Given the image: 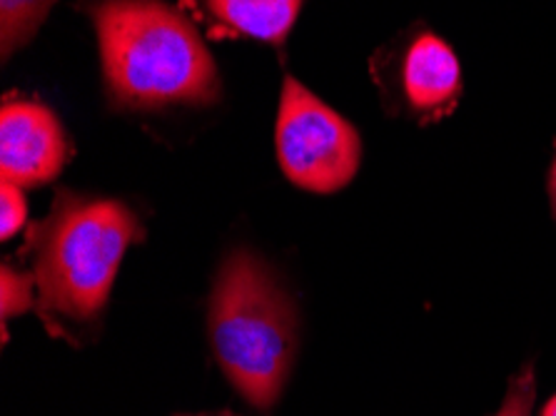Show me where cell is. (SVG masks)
Listing matches in <instances>:
<instances>
[{"instance_id":"6da1fadb","label":"cell","mask_w":556,"mask_h":416,"mask_svg":"<svg viewBox=\"0 0 556 416\" xmlns=\"http://www.w3.org/2000/svg\"><path fill=\"white\" fill-rule=\"evenodd\" d=\"M105 96L115 110L213 105L220 71L200 30L165 0H90Z\"/></svg>"},{"instance_id":"7a4b0ae2","label":"cell","mask_w":556,"mask_h":416,"mask_svg":"<svg viewBox=\"0 0 556 416\" xmlns=\"http://www.w3.org/2000/svg\"><path fill=\"white\" fill-rule=\"evenodd\" d=\"M142 237L146 227L125 202L65 188L55 192L48 217L33 223L25 240L36 312L50 335L75 342L73 332L98 327L125 252Z\"/></svg>"},{"instance_id":"3957f363","label":"cell","mask_w":556,"mask_h":416,"mask_svg":"<svg viewBox=\"0 0 556 416\" xmlns=\"http://www.w3.org/2000/svg\"><path fill=\"white\" fill-rule=\"evenodd\" d=\"M207 329L225 377L250 406L273 412L300 350V317L275 269L248 248L217 267Z\"/></svg>"},{"instance_id":"277c9868","label":"cell","mask_w":556,"mask_h":416,"mask_svg":"<svg viewBox=\"0 0 556 416\" xmlns=\"http://www.w3.org/2000/svg\"><path fill=\"white\" fill-rule=\"evenodd\" d=\"M275 150L285 177L317 194L348 188L362 163L357 127L292 75L282 80Z\"/></svg>"},{"instance_id":"5b68a950","label":"cell","mask_w":556,"mask_h":416,"mask_svg":"<svg viewBox=\"0 0 556 416\" xmlns=\"http://www.w3.org/2000/svg\"><path fill=\"white\" fill-rule=\"evenodd\" d=\"M372 75L392 115L419 125L442 121L462 98L454 50L427 28H409L372 58Z\"/></svg>"},{"instance_id":"8992f818","label":"cell","mask_w":556,"mask_h":416,"mask_svg":"<svg viewBox=\"0 0 556 416\" xmlns=\"http://www.w3.org/2000/svg\"><path fill=\"white\" fill-rule=\"evenodd\" d=\"M73 155V142L53 110L13 98L0 110V180L21 190L53 182Z\"/></svg>"},{"instance_id":"52a82bcc","label":"cell","mask_w":556,"mask_h":416,"mask_svg":"<svg viewBox=\"0 0 556 416\" xmlns=\"http://www.w3.org/2000/svg\"><path fill=\"white\" fill-rule=\"evenodd\" d=\"M217 30L282 46L305 0H195Z\"/></svg>"},{"instance_id":"ba28073f","label":"cell","mask_w":556,"mask_h":416,"mask_svg":"<svg viewBox=\"0 0 556 416\" xmlns=\"http://www.w3.org/2000/svg\"><path fill=\"white\" fill-rule=\"evenodd\" d=\"M55 0H0V50L3 63L36 38Z\"/></svg>"},{"instance_id":"9c48e42d","label":"cell","mask_w":556,"mask_h":416,"mask_svg":"<svg viewBox=\"0 0 556 416\" xmlns=\"http://www.w3.org/2000/svg\"><path fill=\"white\" fill-rule=\"evenodd\" d=\"M36 304H38L36 275H33V272H21V269H13L11 265H3V269H0L3 342H8V322H11V317H21V314L36 310Z\"/></svg>"},{"instance_id":"30bf717a","label":"cell","mask_w":556,"mask_h":416,"mask_svg":"<svg viewBox=\"0 0 556 416\" xmlns=\"http://www.w3.org/2000/svg\"><path fill=\"white\" fill-rule=\"evenodd\" d=\"M536 396V371L532 364H527L517 377H511L507 396L494 416H532Z\"/></svg>"},{"instance_id":"8fae6325","label":"cell","mask_w":556,"mask_h":416,"mask_svg":"<svg viewBox=\"0 0 556 416\" xmlns=\"http://www.w3.org/2000/svg\"><path fill=\"white\" fill-rule=\"evenodd\" d=\"M0 210H3L0 212V237L11 240L25 225V217H28V205H25L23 190L0 180Z\"/></svg>"},{"instance_id":"7c38bea8","label":"cell","mask_w":556,"mask_h":416,"mask_svg":"<svg viewBox=\"0 0 556 416\" xmlns=\"http://www.w3.org/2000/svg\"><path fill=\"white\" fill-rule=\"evenodd\" d=\"M549 200H552V212L556 217V150H554V160L549 169Z\"/></svg>"},{"instance_id":"4fadbf2b","label":"cell","mask_w":556,"mask_h":416,"mask_svg":"<svg viewBox=\"0 0 556 416\" xmlns=\"http://www.w3.org/2000/svg\"><path fill=\"white\" fill-rule=\"evenodd\" d=\"M180 416H242V414H235V412H215V414H180Z\"/></svg>"},{"instance_id":"5bb4252c","label":"cell","mask_w":556,"mask_h":416,"mask_svg":"<svg viewBox=\"0 0 556 416\" xmlns=\"http://www.w3.org/2000/svg\"><path fill=\"white\" fill-rule=\"evenodd\" d=\"M542 416H556V396L552 399V402H549V404H546V406H544V412H542Z\"/></svg>"}]
</instances>
